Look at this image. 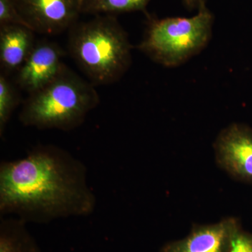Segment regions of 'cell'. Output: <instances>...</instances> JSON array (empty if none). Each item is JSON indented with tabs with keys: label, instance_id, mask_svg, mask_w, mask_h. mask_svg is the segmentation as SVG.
<instances>
[{
	"label": "cell",
	"instance_id": "7a4b0ae2",
	"mask_svg": "<svg viewBox=\"0 0 252 252\" xmlns=\"http://www.w3.org/2000/svg\"><path fill=\"white\" fill-rule=\"evenodd\" d=\"M68 51L91 84L108 85L125 74L132 62L127 33L112 15H98L69 28Z\"/></svg>",
	"mask_w": 252,
	"mask_h": 252
},
{
	"label": "cell",
	"instance_id": "8992f818",
	"mask_svg": "<svg viewBox=\"0 0 252 252\" xmlns=\"http://www.w3.org/2000/svg\"><path fill=\"white\" fill-rule=\"evenodd\" d=\"M18 13L33 31L54 35L69 30L81 14V0H16Z\"/></svg>",
	"mask_w": 252,
	"mask_h": 252
},
{
	"label": "cell",
	"instance_id": "8fae6325",
	"mask_svg": "<svg viewBox=\"0 0 252 252\" xmlns=\"http://www.w3.org/2000/svg\"><path fill=\"white\" fill-rule=\"evenodd\" d=\"M151 0H81V13L98 16L144 11Z\"/></svg>",
	"mask_w": 252,
	"mask_h": 252
},
{
	"label": "cell",
	"instance_id": "5bb4252c",
	"mask_svg": "<svg viewBox=\"0 0 252 252\" xmlns=\"http://www.w3.org/2000/svg\"><path fill=\"white\" fill-rule=\"evenodd\" d=\"M229 252H252V233L244 230L241 224L233 233Z\"/></svg>",
	"mask_w": 252,
	"mask_h": 252
},
{
	"label": "cell",
	"instance_id": "ba28073f",
	"mask_svg": "<svg viewBox=\"0 0 252 252\" xmlns=\"http://www.w3.org/2000/svg\"><path fill=\"white\" fill-rule=\"evenodd\" d=\"M240 224L233 217L209 224L195 223L187 236L165 243L159 252H229L232 237Z\"/></svg>",
	"mask_w": 252,
	"mask_h": 252
},
{
	"label": "cell",
	"instance_id": "30bf717a",
	"mask_svg": "<svg viewBox=\"0 0 252 252\" xmlns=\"http://www.w3.org/2000/svg\"><path fill=\"white\" fill-rule=\"evenodd\" d=\"M27 224L18 217H1L0 252H41Z\"/></svg>",
	"mask_w": 252,
	"mask_h": 252
},
{
	"label": "cell",
	"instance_id": "5b68a950",
	"mask_svg": "<svg viewBox=\"0 0 252 252\" xmlns=\"http://www.w3.org/2000/svg\"><path fill=\"white\" fill-rule=\"evenodd\" d=\"M217 166L232 179L252 186V129L232 124L221 130L213 144Z\"/></svg>",
	"mask_w": 252,
	"mask_h": 252
},
{
	"label": "cell",
	"instance_id": "6da1fadb",
	"mask_svg": "<svg viewBox=\"0 0 252 252\" xmlns=\"http://www.w3.org/2000/svg\"><path fill=\"white\" fill-rule=\"evenodd\" d=\"M97 198L80 159L54 144L0 163V216L39 224L94 213Z\"/></svg>",
	"mask_w": 252,
	"mask_h": 252
},
{
	"label": "cell",
	"instance_id": "9c48e42d",
	"mask_svg": "<svg viewBox=\"0 0 252 252\" xmlns=\"http://www.w3.org/2000/svg\"><path fill=\"white\" fill-rule=\"evenodd\" d=\"M35 32L23 25L0 26V66L6 75L23 65L35 46Z\"/></svg>",
	"mask_w": 252,
	"mask_h": 252
},
{
	"label": "cell",
	"instance_id": "9a60e30c",
	"mask_svg": "<svg viewBox=\"0 0 252 252\" xmlns=\"http://www.w3.org/2000/svg\"><path fill=\"white\" fill-rule=\"evenodd\" d=\"M187 6L190 8L199 7L205 4V0H183Z\"/></svg>",
	"mask_w": 252,
	"mask_h": 252
},
{
	"label": "cell",
	"instance_id": "4fadbf2b",
	"mask_svg": "<svg viewBox=\"0 0 252 252\" xmlns=\"http://www.w3.org/2000/svg\"><path fill=\"white\" fill-rule=\"evenodd\" d=\"M11 24L28 27L18 13L16 0H0V26Z\"/></svg>",
	"mask_w": 252,
	"mask_h": 252
},
{
	"label": "cell",
	"instance_id": "52a82bcc",
	"mask_svg": "<svg viewBox=\"0 0 252 252\" xmlns=\"http://www.w3.org/2000/svg\"><path fill=\"white\" fill-rule=\"evenodd\" d=\"M64 52L56 43L36 41L31 54L16 73L15 84L28 94L49 85L66 67L63 62Z\"/></svg>",
	"mask_w": 252,
	"mask_h": 252
},
{
	"label": "cell",
	"instance_id": "3957f363",
	"mask_svg": "<svg viewBox=\"0 0 252 252\" xmlns=\"http://www.w3.org/2000/svg\"><path fill=\"white\" fill-rule=\"evenodd\" d=\"M99 103L94 84L66 66L49 85L28 94L18 119L39 130L70 131L82 125Z\"/></svg>",
	"mask_w": 252,
	"mask_h": 252
},
{
	"label": "cell",
	"instance_id": "277c9868",
	"mask_svg": "<svg viewBox=\"0 0 252 252\" xmlns=\"http://www.w3.org/2000/svg\"><path fill=\"white\" fill-rule=\"evenodd\" d=\"M213 16L205 4L190 18H167L149 23L140 51L154 62L175 67L199 54L208 44Z\"/></svg>",
	"mask_w": 252,
	"mask_h": 252
},
{
	"label": "cell",
	"instance_id": "7c38bea8",
	"mask_svg": "<svg viewBox=\"0 0 252 252\" xmlns=\"http://www.w3.org/2000/svg\"><path fill=\"white\" fill-rule=\"evenodd\" d=\"M18 86L9 76L0 73V136L4 137L6 126L21 102Z\"/></svg>",
	"mask_w": 252,
	"mask_h": 252
}]
</instances>
